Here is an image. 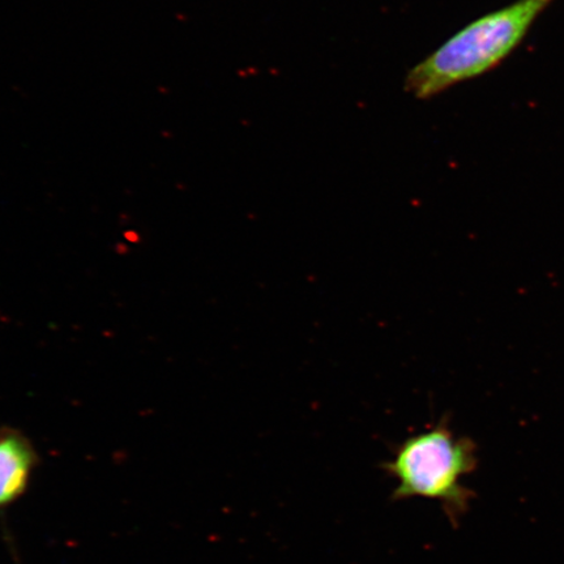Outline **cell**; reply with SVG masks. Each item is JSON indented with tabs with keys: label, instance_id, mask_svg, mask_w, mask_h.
<instances>
[{
	"label": "cell",
	"instance_id": "cell-4",
	"mask_svg": "<svg viewBox=\"0 0 564 564\" xmlns=\"http://www.w3.org/2000/svg\"><path fill=\"white\" fill-rule=\"evenodd\" d=\"M12 554H13V558H15V563H17V564H20V563H19V560L17 558V553H15V552H12Z\"/></svg>",
	"mask_w": 564,
	"mask_h": 564
},
{
	"label": "cell",
	"instance_id": "cell-2",
	"mask_svg": "<svg viewBox=\"0 0 564 564\" xmlns=\"http://www.w3.org/2000/svg\"><path fill=\"white\" fill-rule=\"evenodd\" d=\"M477 468V449L469 438L456 436L443 419L425 432L408 436L393 449L382 469L394 479L392 500L425 498L441 503L451 523L469 510L474 492L463 479Z\"/></svg>",
	"mask_w": 564,
	"mask_h": 564
},
{
	"label": "cell",
	"instance_id": "cell-3",
	"mask_svg": "<svg viewBox=\"0 0 564 564\" xmlns=\"http://www.w3.org/2000/svg\"><path fill=\"white\" fill-rule=\"evenodd\" d=\"M41 457L19 429L0 427V512L25 496Z\"/></svg>",
	"mask_w": 564,
	"mask_h": 564
},
{
	"label": "cell",
	"instance_id": "cell-1",
	"mask_svg": "<svg viewBox=\"0 0 564 564\" xmlns=\"http://www.w3.org/2000/svg\"><path fill=\"white\" fill-rule=\"evenodd\" d=\"M553 0H518L456 33L409 70L405 90L429 100L458 83L481 76L505 61Z\"/></svg>",
	"mask_w": 564,
	"mask_h": 564
}]
</instances>
